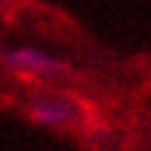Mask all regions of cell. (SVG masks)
<instances>
[{"mask_svg": "<svg viewBox=\"0 0 151 151\" xmlns=\"http://www.w3.org/2000/svg\"><path fill=\"white\" fill-rule=\"evenodd\" d=\"M0 65L8 70V73L18 76L24 81H34V78H58L68 70V65L60 55L42 50V47L34 45H16L8 47L0 52Z\"/></svg>", "mask_w": 151, "mask_h": 151, "instance_id": "obj_2", "label": "cell"}, {"mask_svg": "<svg viewBox=\"0 0 151 151\" xmlns=\"http://www.w3.org/2000/svg\"><path fill=\"white\" fill-rule=\"evenodd\" d=\"M26 117L31 125L45 130H70L81 122L83 109L73 96L58 91H37L26 102Z\"/></svg>", "mask_w": 151, "mask_h": 151, "instance_id": "obj_1", "label": "cell"}]
</instances>
